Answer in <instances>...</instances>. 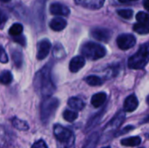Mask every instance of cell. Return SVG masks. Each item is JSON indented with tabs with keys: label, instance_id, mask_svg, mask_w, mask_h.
<instances>
[{
	"label": "cell",
	"instance_id": "1",
	"mask_svg": "<svg viewBox=\"0 0 149 148\" xmlns=\"http://www.w3.org/2000/svg\"><path fill=\"white\" fill-rule=\"evenodd\" d=\"M52 63L45 65L34 76L33 86L36 92L42 98L51 97L54 92L56 87L52 79Z\"/></svg>",
	"mask_w": 149,
	"mask_h": 148
},
{
	"label": "cell",
	"instance_id": "2",
	"mask_svg": "<svg viewBox=\"0 0 149 148\" xmlns=\"http://www.w3.org/2000/svg\"><path fill=\"white\" fill-rule=\"evenodd\" d=\"M53 134L57 141V148H75V136L70 129L56 124L53 126Z\"/></svg>",
	"mask_w": 149,
	"mask_h": 148
},
{
	"label": "cell",
	"instance_id": "3",
	"mask_svg": "<svg viewBox=\"0 0 149 148\" xmlns=\"http://www.w3.org/2000/svg\"><path fill=\"white\" fill-rule=\"evenodd\" d=\"M149 62V42L141 45L139 50L132 55L128 61L127 65L130 69L140 70L144 68Z\"/></svg>",
	"mask_w": 149,
	"mask_h": 148
},
{
	"label": "cell",
	"instance_id": "4",
	"mask_svg": "<svg viewBox=\"0 0 149 148\" xmlns=\"http://www.w3.org/2000/svg\"><path fill=\"white\" fill-rule=\"evenodd\" d=\"M80 52L85 58H87L89 60H97L106 56L107 50L100 44L86 42L81 45Z\"/></svg>",
	"mask_w": 149,
	"mask_h": 148
},
{
	"label": "cell",
	"instance_id": "5",
	"mask_svg": "<svg viewBox=\"0 0 149 148\" xmlns=\"http://www.w3.org/2000/svg\"><path fill=\"white\" fill-rule=\"evenodd\" d=\"M59 106V100L57 98H45L40 105V120L43 124H47L55 114Z\"/></svg>",
	"mask_w": 149,
	"mask_h": 148
},
{
	"label": "cell",
	"instance_id": "6",
	"mask_svg": "<svg viewBox=\"0 0 149 148\" xmlns=\"http://www.w3.org/2000/svg\"><path fill=\"white\" fill-rule=\"evenodd\" d=\"M116 42H117V45L120 49L126 51V50H128L135 45L136 38L132 34L124 33V34L120 35L117 38Z\"/></svg>",
	"mask_w": 149,
	"mask_h": 148
},
{
	"label": "cell",
	"instance_id": "7",
	"mask_svg": "<svg viewBox=\"0 0 149 148\" xmlns=\"http://www.w3.org/2000/svg\"><path fill=\"white\" fill-rule=\"evenodd\" d=\"M91 36L98 41L107 43L112 38V31L109 29L102 27H94L90 31Z\"/></svg>",
	"mask_w": 149,
	"mask_h": 148
},
{
	"label": "cell",
	"instance_id": "8",
	"mask_svg": "<svg viewBox=\"0 0 149 148\" xmlns=\"http://www.w3.org/2000/svg\"><path fill=\"white\" fill-rule=\"evenodd\" d=\"M126 119V114L124 111H120L116 113V115L108 122V124L106 126L104 132L105 133H110L117 130L124 122Z\"/></svg>",
	"mask_w": 149,
	"mask_h": 148
},
{
	"label": "cell",
	"instance_id": "9",
	"mask_svg": "<svg viewBox=\"0 0 149 148\" xmlns=\"http://www.w3.org/2000/svg\"><path fill=\"white\" fill-rule=\"evenodd\" d=\"M15 134L10 129L3 125H0V148H6L13 142Z\"/></svg>",
	"mask_w": 149,
	"mask_h": 148
},
{
	"label": "cell",
	"instance_id": "10",
	"mask_svg": "<svg viewBox=\"0 0 149 148\" xmlns=\"http://www.w3.org/2000/svg\"><path fill=\"white\" fill-rule=\"evenodd\" d=\"M51 47H52V44L48 39H43V40L39 41L38 44V46H37V48H38L37 58L38 60L45 59L48 56Z\"/></svg>",
	"mask_w": 149,
	"mask_h": 148
},
{
	"label": "cell",
	"instance_id": "11",
	"mask_svg": "<svg viewBox=\"0 0 149 148\" xmlns=\"http://www.w3.org/2000/svg\"><path fill=\"white\" fill-rule=\"evenodd\" d=\"M75 3L90 10H99L105 3V0H74Z\"/></svg>",
	"mask_w": 149,
	"mask_h": 148
},
{
	"label": "cell",
	"instance_id": "12",
	"mask_svg": "<svg viewBox=\"0 0 149 148\" xmlns=\"http://www.w3.org/2000/svg\"><path fill=\"white\" fill-rule=\"evenodd\" d=\"M50 12L56 16H68L70 14V9L60 3H53L50 6Z\"/></svg>",
	"mask_w": 149,
	"mask_h": 148
},
{
	"label": "cell",
	"instance_id": "13",
	"mask_svg": "<svg viewBox=\"0 0 149 148\" xmlns=\"http://www.w3.org/2000/svg\"><path fill=\"white\" fill-rule=\"evenodd\" d=\"M86 59L83 56H76L71 59L69 64V69L72 72H77L84 67Z\"/></svg>",
	"mask_w": 149,
	"mask_h": 148
},
{
	"label": "cell",
	"instance_id": "14",
	"mask_svg": "<svg viewBox=\"0 0 149 148\" xmlns=\"http://www.w3.org/2000/svg\"><path fill=\"white\" fill-rule=\"evenodd\" d=\"M138 106H139V101H138L137 97L134 94H132L126 99L123 107H124L125 112L132 113L137 109Z\"/></svg>",
	"mask_w": 149,
	"mask_h": 148
},
{
	"label": "cell",
	"instance_id": "15",
	"mask_svg": "<svg viewBox=\"0 0 149 148\" xmlns=\"http://www.w3.org/2000/svg\"><path fill=\"white\" fill-rule=\"evenodd\" d=\"M49 25L52 30H53L55 31H60L66 27L67 22L62 17H55L51 20Z\"/></svg>",
	"mask_w": 149,
	"mask_h": 148
},
{
	"label": "cell",
	"instance_id": "16",
	"mask_svg": "<svg viewBox=\"0 0 149 148\" xmlns=\"http://www.w3.org/2000/svg\"><path fill=\"white\" fill-rule=\"evenodd\" d=\"M67 104H68V106L72 109L76 110V111H81V110H83L84 107H85V106H86L85 105V102L81 99H79L78 97H72V98H70L68 99Z\"/></svg>",
	"mask_w": 149,
	"mask_h": 148
},
{
	"label": "cell",
	"instance_id": "17",
	"mask_svg": "<svg viewBox=\"0 0 149 148\" xmlns=\"http://www.w3.org/2000/svg\"><path fill=\"white\" fill-rule=\"evenodd\" d=\"M106 100H107V93L106 92H99V93L94 94L92 97L91 103L95 108H98V107H100L101 106H103V104L106 102Z\"/></svg>",
	"mask_w": 149,
	"mask_h": 148
},
{
	"label": "cell",
	"instance_id": "18",
	"mask_svg": "<svg viewBox=\"0 0 149 148\" xmlns=\"http://www.w3.org/2000/svg\"><path fill=\"white\" fill-rule=\"evenodd\" d=\"M99 140H100V134L98 133H92L86 140V143L84 144L83 148H96Z\"/></svg>",
	"mask_w": 149,
	"mask_h": 148
},
{
	"label": "cell",
	"instance_id": "19",
	"mask_svg": "<svg viewBox=\"0 0 149 148\" xmlns=\"http://www.w3.org/2000/svg\"><path fill=\"white\" fill-rule=\"evenodd\" d=\"M11 123H12V126L19 131H28L30 128V126L26 121L20 120L17 117H14L11 120Z\"/></svg>",
	"mask_w": 149,
	"mask_h": 148
},
{
	"label": "cell",
	"instance_id": "20",
	"mask_svg": "<svg viewBox=\"0 0 149 148\" xmlns=\"http://www.w3.org/2000/svg\"><path fill=\"white\" fill-rule=\"evenodd\" d=\"M120 143L121 145L126 146V147H136L141 143V139L138 136H134V137L121 140Z\"/></svg>",
	"mask_w": 149,
	"mask_h": 148
},
{
	"label": "cell",
	"instance_id": "21",
	"mask_svg": "<svg viewBox=\"0 0 149 148\" xmlns=\"http://www.w3.org/2000/svg\"><path fill=\"white\" fill-rule=\"evenodd\" d=\"M134 31L139 34H148L149 33V23H137L134 25Z\"/></svg>",
	"mask_w": 149,
	"mask_h": 148
},
{
	"label": "cell",
	"instance_id": "22",
	"mask_svg": "<svg viewBox=\"0 0 149 148\" xmlns=\"http://www.w3.org/2000/svg\"><path fill=\"white\" fill-rule=\"evenodd\" d=\"M11 56H12V60L15 64V65L19 68L22 65L23 63V55L22 52L20 51H18L17 49H14L13 51H11Z\"/></svg>",
	"mask_w": 149,
	"mask_h": 148
},
{
	"label": "cell",
	"instance_id": "23",
	"mask_svg": "<svg viewBox=\"0 0 149 148\" xmlns=\"http://www.w3.org/2000/svg\"><path fill=\"white\" fill-rule=\"evenodd\" d=\"M85 81L91 86H99L104 83V80L101 78H100L98 76H94V75L87 76L85 79Z\"/></svg>",
	"mask_w": 149,
	"mask_h": 148
},
{
	"label": "cell",
	"instance_id": "24",
	"mask_svg": "<svg viewBox=\"0 0 149 148\" xmlns=\"http://www.w3.org/2000/svg\"><path fill=\"white\" fill-rule=\"evenodd\" d=\"M103 113H104V111L101 112V113L100 112L98 114H96L94 117H93V118L88 121V124H87V126H86V131H90L93 127H95V126L99 124V122L100 121Z\"/></svg>",
	"mask_w": 149,
	"mask_h": 148
},
{
	"label": "cell",
	"instance_id": "25",
	"mask_svg": "<svg viewBox=\"0 0 149 148\" xmlns=\"http://www.w3.org/2000/svg\"><path fill=\"white\" fill-rule=\"evenodd\" d=\"M22 32H23V25L21 24H18V23L11 25L10 30H9V34L11 37H16V36L21 35Z\"/></svg>",
	"mask_w": 149,
	"mask_h": 148
},
{
	"label": "cell",
	"instance_id": "26",
	"mask_svg": "<svg viewBox=\"0 0 149 148\" xmlns=\"http://www.w3.org/2000/svg\"><path fill=\"white\" fill-rule=\"evenodd\" d=\"M78 113H76L75 111L72 110H65L63 113V117L64 119L68 121V122H73L75 120H77L78 118Z\"/></svg>",
	"mask_w": 149,
	"mask_h": 148
},
{
	"label": "cell",
	"instance_id": "27",
	"mask_svg": "<svg viewBox=\"0 0 149 148\" xmlns=\"http://www.w3.org/2000/svg\"><path fill=\"white\" fill-rule=\"evenodd\" d=\"M12 74L9 71H3L0 74V83L3 85H9L12 81Z\"/></svg>",
	"mask_w": 149,
	"mask_h": 148
},
{
	"label": "cell",
	"instance_id": "28",
	"mask_svg": "<svg viewBox=\"0 0 149 148\" xmlns=\"http://www.w3.org/2000/svg\"><path fill=\"white\" fill-rule=\"evenodd\" d=\"M117 13L119 14V16H120L121 17L125 19H129L134 16V11L131 9H121V10H119Z\"/></svg>",
	"mask_w": 149,
	"mask_h": 148
},
{
	"label": "cell",
	"instance_id": "29",
	"mask_svg": "<svg viewBox=\"0 0 149 148\" xmlns=\"http://www.w3.org/2000/svg\"><path fill=\"white\" fill-rule=\"evenodd\" d=\"M136 19L140 23H149V14L140 11L136 15Z\"/></svg>",
	"mask_w": 149,
	"mask_h": 148
},
{
	"label": "cell",
	"instance_id": "30",
	"mask_svg": "<svg viewBox=\"0 0 149 148\" xmlns=\"http://www.w3.org/2000/svg\"><path fill=\"white\" fill-rule=\"evenodd\" d=\"M53 55L56 58H63V56L65 55V51L63 49V47L60 44H57L54 47V51H53Z\"/></svg>",
	"mask_w": 149,
	"mask_h": 148
},
{
	"label": "cell",
	"instance_id": "31",
	"mask_svg": "<svg viewBox=\"0 0 149 148\" xmlns=\"http://www.w3.org/2000/svg\"><path fill=\"white\" fill-rule=\"evenodd\" d=\"M8 56L4 51V49L0 45V62L3 64H6L8 62Z\"/></svg>",
	"mask_w": 149,
	"mask_h": 148
},
{
	"label": "cell",
	"instance_id": "32",
	"mask_svg": "<svg viewBox=\"0 0 149 148\" xmlns=\"http://www.w3.org/2000/svg\"><path fill=\"white\" fill-rule=\"evenodd\" d=\"M31 148H48V147L43 140H38L31 146Z\"/></svg>",
	"mask_w": 149,
	"mask_h": 148
},
{
	"label": "cell",
	"instance_id": "33",
	"mask_svg": "<svg viewBox=\"0 0 149 148\" xmlns=\"http://www.w3.org/2000/svg\"><path fill=\"white\" fill-rule=\"evenodd\" d=\"M12 38H14L15 41L17 42L18 44H20L21 45H23V46L25 45V38L24 36L18 35V36H16V37H12Z\"/></svg>",
	"mask_w": 149,
	"mask_h": 148
},
{
	"label": "cell",
	"instance_id": "34",
	"mask_svg": "<svg viewBox=\"0 0 149 148\" xmlns=\"http://www.w3.org/2000/svg\"><path fill=\"white\" fill-rule=\"evenodd\" d=\"M5 19H6V16H5V14L0 10V24H2L4 21H5Z\"/></svg>",
	"mask_w": 149,
	"mask_h": 148
},
{
	"label": "cell",
	"instance_id": "35",
	"mask_svg": "<svg viewBox=\"0 0 149 148\" xmlns=\"http://www.w3.org/2000/svg\"><path fill=\"white\" fill-rule=\"evenodd\" d=\"M143 6H144V8L149 11V0H144V2H143Z\"/></svg>",
	"mask_w": 149,
	"mask_h": 148
},
{
	"label": "cell",
	"instance_id": "36",
	"mask_svg": "<svg viewBox=\"0 0 149 148\" xmlns=\"http://www.w3.org/2000/svg\"><path fill=\"white\" fill-rule=\"evenodd\" d=\"M120 3H128V2H133V1H137V0H119Z\"/></svg>",
	"mask_w": 149,
	"mask_h": 148
},
{
	"label": "cell",
	"instance_id": "37",
	"mask_svg": "<svg viewBox=\"0 0 149 148\" xmlns=\"http://www.w3.org/2000/svg\"><path fill=\"white\" fill-rule=\"evenodd\" d=\"M1 2H3V3H6V2H9V1H10V0H0Z\"/></svg>",
	"mask_w": 149,
	"mask_h": 148
},
{
	"label": "cell",
	"instance_id": "38",
	"mask_svg": "<svg viewBox=\"0 0 149 148\" xmlns=\"http://www.w3.org/2000/svg\"><path fill=\"white\" fill-rule=\"evenodd\" d=\"M102 148H111L110 147H102Z\"/></svg>",
	"mask_w": 149,
	"mask_h": 148
},
{
	"label": "cell",
	"instance_id": "39",
	"mask_svg": "<svg viewBox=\"0 0 149 148\" xmlns=\"http://www.w3.org/2000/svg\"><path fill=\"white\" fill-rule=\"evenodd\" d=\"M149 120V116L147 118V120Z\"/></svg>",
	"mask_w": 149,
	"mask_h": 148
},
{
	"label": "cell",
	"instance_id": "40",
	"mask_svg": "<svg viewBox=\"0 0 149 148\" xmlns=\"http://www.w3.org/2000/svg\"><path fill=\"white\" fill-rule=\"evenodd\" d=\"M142 148H143V147H142Z\"/></svg>",
	"mask_w": 149,
	"mask_h": 148
}]
</instances>
